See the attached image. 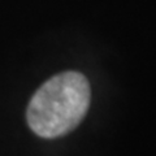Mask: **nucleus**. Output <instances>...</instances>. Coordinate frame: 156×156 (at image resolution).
Returning a JSON list of instances; mask_svg holds the SVG:
<instances>
[{
    "instance_id": "nucleus-1",
    "label": "nucleus",
    "mask_w": 156,
    "mask_h": 156,
    "mask_svg": "<svg viewBox=\"0 0 156 156\" xmlns=\"http://www.w3.org/2000/svg\"><path fill=\"white\" fill-rule=\"evenodd\" d=\"M91 100L90 83L77 72L53 76L41 86L27 107V124L42 138L69 133L83 120Z\"/></svg>"
}]
</instances>
